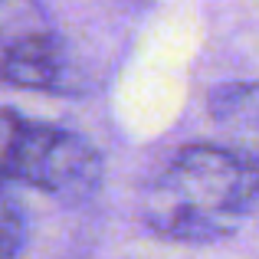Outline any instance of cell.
Wrapping results in <instances>:
<instances>
[{
  "mask_svg": "<svg viewBox=\"0 0 259 259\" xmlns=\"http://www.w3.org/2000/svg\"><path fill=\"white\" fill-rule=\"evenodd\" d=\"M63 76V50L56 36L43 26L17 33L7 39L4 59H0V79L17 89H56Z\"/></svg>",
  "mask_w": 259,
  "mask_h": 259,
  "instance_id": "obj_3",
  "label": "cell"
},
{
  "mask_svg": "<svg viewBox=\"0 0 259 259\" xmlns=\"http://www.w3.org/2000/svg\"><path fill=\"white\" fill-rule=\"evenodd\" d=\"M0 177L23 181L66 203H79L99 187L102 158L82 135L26 121L17 112L0 108Z\"/></svg>",
  "mask_w": 259,
  "mask_h": 259,
  "instance_id": "obj_2",
  "label": "cell"
},
{
  "mask_svg": "<svg viewBox=\"0 0 259 259\" xmlns=\"http://www.w3.org/2000/svg\"><path fill=\"white\" fill-rule=\"evenodd\" d=\"M256 197L259 171L249 161L210 145H190L154 177L141 213L158 236L213 243L240 227Z\"/></svg>",
  "mask_w": 259,
  "mask_h": 259,
  "instance_id": "obj_1",
  "label": "cell"
}]
</instances>
